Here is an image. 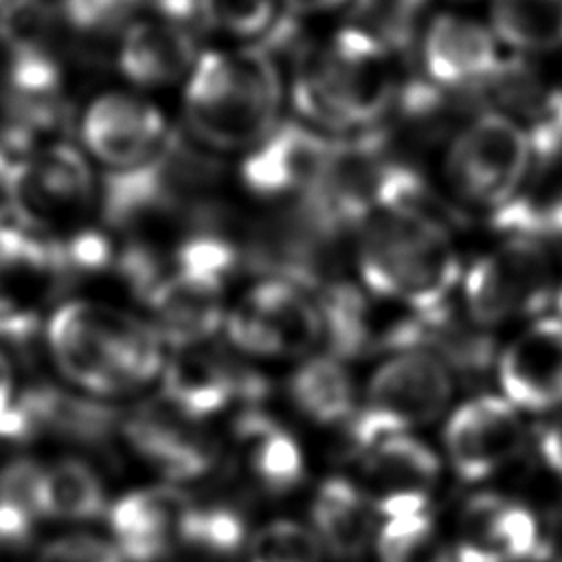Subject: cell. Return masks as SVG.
I'll list each match as a JSON object with an SVG mask.
<instances>
[{
    "instance_id": "cell-1",
    "label": "cell",
    "mask_w": 562,
    "mask_h": 562,
    "mask_svg": "<svg viewBox=\"0 0 562 562\" xmlns=\"http://www.w3.org/2000/svg\"><path fill=\"white\" fill-rule=\"evenodd\" d=\"M397 88L393 53L356 24L305 42L292 59L290 101L314 130H369L389 116Z\"/></svg>"
},
{
    "instance_id": "cell-2",
    "label": "cell",
    "mask_w": 562,
    "mask_h": 562,
    "mask_svg": "<svg viewBox=\"0 0 562 562\" xmlns=\"http://www.w3.org/2000/svg\"><path fill=\"white\" fill-rule=\"evenodd\" d=\"M283 90L281 66L261 46L204 50L184 79L187 130L209 151L246 154L281 121Z\"/></svg>"
},
{
    "instance_id": "cell-3",
    "label": "cell",
    "mask_w": 562,
    "mask_h": 562,
    "mask_svg": "<svg viewBox=\"0 0 562 562\" xmlns=\"http://www.w3.org/2000/svg\"><path fill=\"white\" fill-rule=\"evenodd\" d=\"M356 261L364 288L422 312L450 301L461 281L452 231L422 213L395 206L371 211L356 228Z\"/></svg>"
},
{
    "instance_id": "cell-4",
    "label": "cell",
    "mask_w": 562,
    "mask_h": 562,
    "mask_svg": "<svg viewBox=\"0 0 562 562\" xmlns=\"http://www.w3.org/2000/svg\"><path fill=\"white\" fill-rule=\"evenodd\" d=\"M46 340L59 371L94 395L125 393L162 369V340L154 325L90 301L59 305L48 318Z\"/></svg>"
},
{
    "instance_id": "cell-5",
    "label": "cell",
    "mask_w": 562,
    "mask_h": 562,
    "mask_svg": "<svg viewBox=\"0 0 562 562\" xmlns=\"http://www.w3.org/2000/svg\"><path fill=\"white\" fill-rule=\"evenodd\" d=\"M454 375L424 351H393L369 378L364 400L347 424L353 454L384 437L435 422L448 406Z\"/></svg>"
},
{
    "instance_id": "cell-6",
    "label": "cell",
    "mask_w": 562,
    "mask_h": 562,
    "mask_svg": "<svg viewBox=\"0 0 562 562\" xmlns=\"http://www.w3.org/2000/svg\"><path fill=\"white\" fill-rule=\"evenodd\" d=\"M536 169L522 127L498 110L479 112L450 140L443 173L450 191L487 213L520 193Z\"/></svg>"
},
{
    "instance_id": "cell-7",
    "label": "cell",
    "mask_w": 562,
    "mask_h": 562,
    "mask_svg": "<svg viewBox=\"0 0 562 562\" xmlns=\"http://www.w3.org/2000/svg\"><path fill=\"white\" fill-rule=\"evenodd\" d=\"M558 270L547 246L505 237L461 272L465 314L494 329L514 321H533L553 303Z\"/></svg>"
},
{
    "instance_id": "cell-8",
    "label": "cell",
    "mask_w": 562,
    "mask_h": 562,
    "mask_svg": "<svg viewBox=\"0 0 562 562\" xmlns=\"http://www.w3.org/2000/svg\"><path fill=\"white\" fill-rule=\"evenodd\" d=\"M2 193L22 228L50 239L81 228V217L99 200L86 154L66 140L35 145L7 176Z\"/></svg>"
},
{
    "instance_id": "cell-9",
    "label": "cell",
    "mask_w": 562,
    "mask_h": 562,
    "mask_svg": "<svg viewBox=\"0 0 562 562\" xmlns=\"http://www.w3.org/2000/svg\"><path fill=\"white\" fill-rule=\"evenodd\" d=\"M68 285L50 237L0 226V340L26 342L40 327V305Z\"/></svg>"
},
{
    "instance_id": "cell-10",
    "label": "cell",
    "mask_w": 562,
    "mask_h": 562,
    "mask_svg": "<svg viewBox=\"0 0 562 562\" xmlns=\"http://www.w3.org/2000/svg\"><path fill=\"white\" fill-rule=\"evenodd\" d=\"M520 411L503 395L481 393L459 404L443 426V448L461 481H485L505 470L527 446Z\"/></svg>"
},
{
    "instance_id": "cell-11",
    "label": "cell",
    "mask_w": 562,
    "mask_h": 562,
    "mask_svg": "<svg viewBox=\"0 0 562 562\" xmlns=\"http://www.w3.org/2000/svg\"><path fill=\"white\" fill-rule=\"evenodd\" d=\"M169 134L162 112L147 97L130 90H105L92 97L79 116L83 151L110 173L149 162Z\"/></svg>"
},
{
    "instance_id": "cell-12",
    "label": "cell",
    "mask_w": 562,
    "mask_h": 562,
    "mask_svg": "<svg viewBox=\"0 0 562 562\" xmlns=\"http://www.w3.org/2000/svg\"><path fill=\"white\" fill-rule=\"evenodd\" d=\"M544 547V522L520 498L476 492L459 509L450 562H531Z\"/></svg>"
},
{
    "instance_id": "cell-13",
    "label": "cell",
    "mask_w": 562,
    "mask_h": 562,
    "mask_svg": "<svg viewBox=\"0 0 562 562\" xmlns=\"http://www.w3.org/2000/svg\"><path fill=\"white\" fill-rule=\"evenodd\" d=\"M162 391L167 404L198 422L233 402L255 406L266 395L268 384L257 371L237 364L217 347L198 342L176 349L162 369Z\"/></svg>"
},
{
    "instance_id": "cell-14",
    "label": "cell",
    "mask_w": 562,
    "mask_h": 562,
    "mask_svg": "<svg viewBox=\"0 0 562 562\" xmlns=\"http://www.w3.org/2000/svg\"><path fill=\"white\" fill-rule=\"evenodd\" d=\"M334 140L303 121H279L277 127L244 154L241 184L257 198H303L323 176Z\"/></svg>"
},
{
    "instance_id": "cell-15",
    "label": "cell",
    "mask_w": 562,
    "mask_h": 562,
    "mask_svg": "<svg viewBox=\"0 0 562 562\" xmlns=\"http://www.w3.org/2000/svg\"><path fill=\"white\" fill-rule=\"evenodd\" d=\"M501 395L520 413L562 411V316L529 321L494 362Z\"/></svg>"
},
{
    "instance_id": "cell-16",
    "label": "cell",
    "mask_w": 562,
    "mask_h": 562,
    "mask_svg": "<svg viewBox=\"0 0 562 562\" xmlns=\"http://www.w3.org/2000/svg\"><path fill=\"white\" fill-rule=\"evenodd\" d=\"M358 457L364 476L362 492L375 514L391 518L430 509L441 461L428 443L411 432H400L380 439Z\"/></svg>"
},
{
    "instance_id": "cell-17",
    "label": "cell",
    "mask_w": 562,
    "mask_h": 562,
    "mask_svg": "<svg viewBox=\"0 0 562 562\" xmlns=\"http://www.w3.org/2000/svg\"><path fill=\"white\" fill-rule=\"evenodd\" d=\"M119 432L143 461L173 481L200 479L217 463L215 441L165 400L121 415Z\"/></svg>"
},
{
    "instance_id": "cell-18",
    "label": "cell",
    "mask_w": 562,
    "mask_h": 562,
    "mask_svg": "<svg viewBox=\"0 0 562 562\" xmlns=\"http://www.w3.org/2000/svg\"><path fill=\"white\" fill-rule=\"evenodd\" d=\"M382 347L393 351H424L443 362L452 375L481 378L496 362V340L465 312L441 303L430 310L408 312L382 336Z\"/></svg>"
},
{
    "instance_id": "cell-19",
    "label": "cell",
    "mask_w": 562,
    "mask_h": 562,
    "mask_svg": "<svg viewBox=\"0 0 562 562\" xmlns=\"http://www.w3.org/2000/svg\"><path fill=\"white\" fill-rule=\"evenodd\" d=\"M503 57L498 40L483 24L457 15H435L422 35L424 77L448 92L485 90Z\"/></svg>"
},
{
    "instance_id": "cell-20",
    "label": "cell",
    "mask_w": 562,
    "mask_h": 562,
    "mask_svg": "<svg viewBox=\"0 0 562 562\" xmlns=\"http://www.w3.org/2000/svg\"><path fill=\"white\" fill-rule=\"evenodd\" d=\"M224 288L226 283L215 277L178 266L167 268L145 301L160 340L173 349L209 342L226 316Z\"/></svg>"
},
{
    "instance_id": "cell-21",
    "label": "cell",
    "mask_w": 562,
    "mask_h": 562,
    "mask_svg": "<svg viewBox=\"0 0 562 562\" xmlns=\"http://www.w3.org/2000/svg\"><path fill=\"white\" fill-rule=\"evenodd\" d=\"M191 496L171 485L127 492L108 509L114 547L130 562H158L176 544Z\"/></svg>"
},
{
    "instance_id": "cell-22",
    "label": "cell",
    "mask_w": 562,
    "mask_h": 562,
    "mask_svg": "<svg viewBox=\"0 0 562 562\" xmlns=\"http://www.w3.org/2000/svg\"><path fill=\"white\" fill-rule=\"evenodd\" d=\"M15 413L22 441L53 435L79 446L101 448L121 428V415L112 406L53 384L20 389Z\"/></svg>"
},
{
    "instance_id": "cell-23",
    "label": "cell",
    "mask_w": 562,
    "mask_h": 562,
    "mask_svg": "<svg viewBox=\"0 0 562 562\" xmlns=\"http://www.w3.org/2000/svg\"><path fill=\"white\" fill-rule=\"evenodd\" d=\"M193 31L160 15H138L116 40L114 61L136 88H162L187 79L198 59Z\"/></svg>"
},
{
    "instance_id": "cell-24",
    "label": "cell",
    "mask_w": 562,
    "mask_h": 562,
    "mask_svg": "<svg viewBox=\"0 0 562 562\" xmlns=\"http://www.w3.org/2000/svg\"><path fill=\"white\" fill-rule=\"evenodd\" d=\"M241 303L261 323L274 356H303L323 342L316 299L296 283L263 277Z\"/></svg>"
},
{
    "instance_id": "cell-25",
    "label": "cell",
    "mask_w": 562,
    "mask_h": 562,
    "mask_svg": "<svg viewBox=\"0 0 562 562\" xmlns=\"http://www.w3.org/2000/svg\"><path fill=\"white\" fill-rule=\"evenodd\" d=\"M235 441L244 452L250 476L263 492L281 496L305 479V459L299 441L257 404L244 406L237 415Z\"/></svg>"
},
{
    "instance_id": "cell-26",
    "label": "cell",
    "mask_w": 562,
    "mask_h": 562,
    "mask_svg": "<svg viewBox=\"0 0 562 562\" xmlns=\"http://www.w3.org/2000/svg\"><path fill=\"white\" fill-rule=\"evenodd\" d=\"M375 509L362 487L334 476L321 483L312 501L314 533L338 560H358L375 540Z\"/></svg>"
},
{
    "instance_id": "cell-27",
    "label": "cell",
    "mask_w": 562,
    "mask_h": 562,
    "mask_svg": "<svg viewBox=\"0 0 562 562\" xmlns=\"http://www.w3.org/2000/svg\"><path fill=\"white\" fill-rule=\"evenodd\" d=\"M520 193L490 213L492 226L505 237L538 241L542 246L562 241V173L538 167Z\"/></svg>"
},
{
    "instance_id": "cell-28",
    "label": "cell",
    "mask_w": 562,
    "mask_h": 562,
    "mask_svg": "<svg viewBox=\"0 0 562 562\" xmlns=\"http://www.w3.org/2000/svg\"><path fill=\"white\" fill-rule=\"evenodd\" d=\"M294 406L321 426L349 424L356 413V389L349 371L334 356L305 360L290 378Z\"/></svg>"
},
{
    "instance_id": "cell-29",
    "label": "cell",
    "mask_w": 562,
    "mask_h": 562,
    "mask_svg": "<svg viewBox=\"0 0 562 562\" xmlns=\"http://www.w3.org/2000/svg\"><path fill=\"white\" fill-rule=\"evenodd\" d=\"M321 321H323V342L327 353L345 360L364 353L373 345L369 310L362 292L342 281L331 279L314 292Z\"/></svg>"
},
{
    "instance_id": "cell-30",
    "label": "cell",
    "mask_w": 562,
    "mask_h": 562,
    "mask_svg": "<svg viewBox=\"0 0 562 562\" xmlns=\"http://www.w3.org/2000/svg\"><path fill=\"white\" fill-rule=\"evenodd\" d=\"M492 33L518 53L562 46V0H492Z\"/></svg>"
},
{
    "instance_id": "cell-31",
    "label": "cell",
    "mask_w": 562,
    "mask_h": 562,
    "mask_svg": "<svg viewBox=\"0 0 562 562\" xmlns=\"http://www.w3.org/2000/svg\"><path fill=\"white\" fill-rule=\"evenodd\" d=\"M105 512V490L92 465L64 459L44 472V518L92 520Z\"/></svg>"
},
{
    "instance_id": "cell-32",
    "label": "cell",
    "mask_w": 562,
    "mask_h": 562,
    "mask_svg": "<svg viewBox=\"0 0 562 562\" xmlns=\"http://www.w3.org/2000/svg\"><path fill=\"white\" fill-rule=\"evenodd\" d=\"M373 544L380 562H450V542L430 509L382 518Z\"/></svg>"
},
{
    "instance_id": "cell-33",
    "label": "cell",
    "mask_w": 562,
    "mask_h": 562,
    "mask_svg": "<svg viewBox=\"0 0 562 562\" xmlns=\"http://www.w3.org/2000/svg\"><path fill=\"white\" fill-rule=\"evenodd\" d=\"M246 540V516L228 503L209 501L191 505L180 529V544L211 555H231Z\"/></svg>"
},
{
    "instance_id": "cell-34",
    "label": "cell",
    "mask_w": 562,
    "mask_h": 562,
    "mask_svg": "<svg viewBox=\"0 0 562 562\" xmlns=\"http://www.w3.org/2000/svg\"><path fill=\"white\" fill-rule=\"evenodd\" d=\"M143 4L145 0H61L59 20L79 40H119Z\"/></svg>"
},
{
    "instance_id": "cell-35",
    "label": "cell",
    "mask_w": 562,
    "mask_h": 562,
    "mask_svg": "<svg viewBox=\"0 0 562 562\" xmlns=\"http://www.w3.org/2000/svg\"><path fill=\"white\" fill-rule=\"evenodd\" d=\"M428 0H351L353 24L380 40L391 53L415 40L417 22Z\"/></svg>"
},
{
    "instance_id": "cell-36",
    "label": "cell",
    "mask_w": 562,
    "mask_h": 562,
    "mask_svg": "<svg viewBox=\"0 0 562 562\" xmlns=\"http://www.w3.org/2000/svg\"><path fill=\"white\" fill-rule=\"evenodd\" d=\"M281 0H202L204 26L241 42H259L281 18Z\"/></svg>"
},
{
    "instance_id": "cell-37",
    "label": "cell",
    "mask_w": 562,
    "mask_h": 562,
    "mask_svg": "<svg viewBox=\"0 0 562 562\" xmlns=\"http://www.w3.org/2000/svg\"><path fill=\"white\" fill-rule=\"evenodd\" d=\"M248 562H323V544L312 529L294 520H274L252 536Z\"/></svg>"
},
{
    "instance_id": "cell-38",
    "label": "cell",
    "mask_w": 562,
    "mask_h": 562,
    "mask_svg": "<svg viewBox=\"0 0 562 562\" xmlns=\"http://www.w3.org/2000/svg\"><path fill=\"white\" fill-rule=\"evenodd\" d=\"M35 562H123V555L103 538L72 533L48 542Z\"/></svg>"
},
{
    "instance_id": "cell-39",
    "label": "cell",
    "mask_w": 562,
    "mask_h": 562,
    "mask_svg": "<svg viewBox=\"0 0 562 562\" xmlns=\"http://www.w3.org/2000/svg\"><path fill=\"white\" fill-rule=\"evenodd\" d=\"M533 446L538 463L562 483V411L547 417L531 435L529 441Z\"/></svg>"
},
{
    "instance_id": "cell-40",
    "label": "cell",
    "mask_w": 562,
    "mask_h": 562,
    "mask_svg": "<svg viewBox=\"0 0 562 562\" xmlns=\"http://www.w3.org/2000/svg\"><path fill=\"white\" fill-rule=\"evenodd\" d=\"M20 389L15 386V373L9 356L0 349V441L7 439L11 415L18 402Z\"/></svg>"
},
{
    "instance_id": "cell-41",
    "label": "cell",
    "mask_w": 562,
    "mask_h": 562,
    "mask_svg": "<svg viewBox=\"0 0 562 562\" xmlns=\"http://www.w3.org/2000/svg\"><path fill=\"white\" fill-rule=\"evenodd\" d=\"M351 0H281L285 11L294 15H316V13H327L334 11Z\"/></svg>"
},
{
    "instance_id": "cell-42",
    "label": "cell",
    "mask_w": 562,
    "mask_h": 562,
    "mask_svg": "<svg viewBox=\"0 0 562 562\" xmlns=\"http://www.w3.org/2000/svg\"><path fill=\"white\" fill-rule=\"evenodd\" d=\"M544 533H547V538H549L555 547L562 542V498H560V503L555 505L553 514L549 516V522L544 525Z\"/></svg>"
},
{
    "instance_id": "cell-43",
    "label": "cell",
    "mask_w": 562,
    "mask_h": 562,
    "mask_svg": "<svg viewBox=\"0 0 562 562\" xmlns=\"http://www.w3.org/2000/svg\"><path fill=\"white\" fill-rule=\"evenodd\" d=\"M553 307H555L558 316H562V272H558V281H555V294H553Z\"/></svg>"
},
{
    "instance_id": "cell-44",
    "label": "cell",
    "mask_w": 562,
    "mask_h": 562,
    "mask_svg": "<svg viewBox=\"0 0 562 562\" xmlns=\"http://www.w3.org/2000/svg\"><path fill=\"white\" fill-rule=\"evenodd\" d=\"M7 2H9V0H0V9H2Z\"/></svg>"
}]
</instances>
